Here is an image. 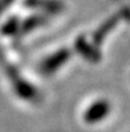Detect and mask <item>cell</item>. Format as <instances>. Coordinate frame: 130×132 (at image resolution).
Segmentation results:
<instances>
[{
	"label": "cell",
	"instance_id": "1",
	"mask_svg": "<svg viewBox=\"0 0 130 132\" xmlns=\"http://www.w3.org/2000/svg\"><path fill=\"white\" fill-rule=\"evenodd\" d=\"M111 110V104L107 100H97L94 101L84 113V121L88 125H94L102 119H105Z\"/></svg>",
	"mask_w": 130,
	"mask_h": 132
},
{
	"label": "cell",
	"instance_id": "2",
	"mask_svg": "<svg viewBox=\"0 0 130 132\" xmlns=\"http://www.w3.org/2000/svg\"><path fill=\"white\" fill-rule=\"evenodd\" d=\"M69 56H70V54H69L68 50H59V51H56L55 54L50 55L42 63V67H41L42 72L46 73V75L54 73V72L57 71L64 63H66V60L69 59Z\"/></svg>",
	"mask_w": 130,
	"mask_h": 132
},
{
	"label": "cell",
	"instance_id": "3",
	"mask_svg": "<svg viewBox=\"0 0 130 132\" xmlns=\"http://www.w3.org/2000/svg\"><path fill=\"white\" fill-rule=\"evenodd\" d=\"M26 4L32 8H45V10L51 13L61 12L64 8V4L59 0H27Z\"/></svg>",
	"mask_w": 130,
	"mask_h": 132
},
{
	"label": "cell",
	"instance_id": "4",
	"mask_svg": "<svg viewBox=\"0 0 130 132\" xmlns=\"http://www.w3.org/2000/svg\"><path fill=\"white\" fill-rule=\"evenodd\" d=\"M75 46H77V49H78V51L84 56V58H87L88 60H91V62H97L98 60V54H97V51H94L89 45L87 44L86 41L81 37V39H78L77 40V44H75Z\"/></svg>",
	"mask_w": 130,
	"mask_h": 132
},
{
	"label": "cell",
	"instance_id": "5",
	"mask_svg": "<svg viewBox=\"0 0 130 132\" xmlns=\"http://www.w3.org/2000/svg\"><path fill=\"white\" fill-rule=\"evenodd\" d=\"M42 24H43V18H41V17H32V18H28L24 22L22 28L24 31H32V30H35V28H37V27H40Z\"/></svg>",
	"mask_w": 130,
	"mask_h": 132
},
{
	"label": "cell",
	"instance_id": "6",
	"mask_svg": "<svg viewBox=\"0 0 130 132\" xmlns=\"http://www.w3.org/2000/svg\"><path fill=\"white\" fill-rule=\"evenodd\" d=\"M18 28H19V22L17 21V18H14V19H9V21L3 26V34H5V35H10V34L15 32Z\"/></svg>",
	"mask_w": 130,
	"mask_h": 132
}]
</instances>
